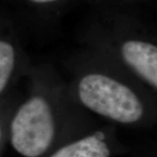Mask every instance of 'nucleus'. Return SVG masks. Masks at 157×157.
<instances>
[{"mask_svg":"<svg viewBox=\"0 0 157 157\" xmlns=\"http://www.w3.org/2000/svg\"><path fill=\"white\" fill-rule=\"evenodd\" d=\"M111 150L101 132L65 145L49 157H110Z\"/></svg>","mask_w":157,"mask_h":157,"instance_id":"obj_4","label":"nucleus"},{"mask_svg":"<svg viewBox=\"0 0 157 157\" xmlns=\"http://www.w3.org/2000/svg\"><path fill=\"white\" fill-rule=\"evenodd\" d=\"M11 144L24 157H39L48 150L55 135V123L44 98L35 96L24 103L11 123Z\"/></svg>","mask_w":157,"mask_h":157,"instance_id":"obj_2","label":"nucleus"},{"mask_svg":"<svg viewBox=\"0 0 157 157\" xmlns=\"http://www.w3.org/2000/svg\"><path fill=\"white\" fill-rule=\"evenodd\" d=\"M78 94L88 109L120 123H135L143 114V106L135 93L107 75L84 76L78 83Z\"/></svg>","mask_w":157,"mask_h":157,"instance_id":"obj_1","label":"nucleus"},{"mask_svg":"<svg viewBox=\"0 0 157 157\" xmlns=\"http://www.w3.org/2000/svg\"><path fill=\"white\" fill-rule=\"evenodd\" d=\"M124 61L155 88L157 86V47L148 42L128 40L121 46Z\"/></svg>","mask_w":157,"mask_h":157,"instance_id":"obj_3","label":"nucleus"},{"mask_svg":"<svg viewBox=\"0 0 157 157\" xmlns=\"http://www.w3.org/2000/svg\"><path fill=\"white\" fill-rule=\"evenodd\" d=\"M35 3H39V4H44V3H51V2H54L56 0H31Z\"/></svg>","mask_w":157,"mask_h":157,"instance_id":"obj_5","label":"nucleus"},{"mask_svg":"<svg viewBox=\"0 0 157 157\" xmlns=\"http://www.w3.org/2000/svg\"><path fill=\"white\" fill-rule=\"evenodd\" d=\"M1 140H2V129H1V126H0V145H1Z\"/></svg>","mask_w":157,"mask_h":157,"instance_id":"obj_6","label":"nucleus"}]
</instances>
